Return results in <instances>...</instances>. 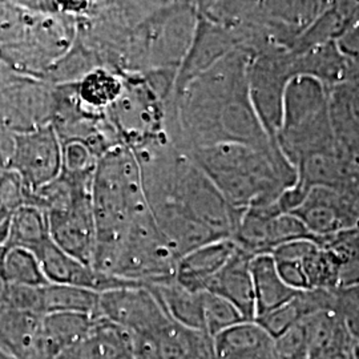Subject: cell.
I'll return each instance as SVG.
<instances>
[{
  "label": "cell",
  "mask_w": 359,
  "mask_h": 359,
  "mask_svg": "<svg viewBox=\"0 0 359 359\" xmlns=\"http://www.w3.org/2000/svg\"><path fill=\"white\" fill-rule=\"evenodd\" d=\"M250 59L248 52H231L175 96L168 133L181 151L226 142L278 151L250 102Z\"/></svg>",
  "instance_id": "6da1fadb"
},
{
  "label": "cell",
  "mask_w": 359,
  "mask_h": 359,
  "mask_svg": "<svg viewBox=\"0 0 359 359\" xmlns=\"http://www.w3.org/2000/svg\"><path fill=\"white\" fill-rule=\"evenodd\" d=\"M90 197L95 217L92 268L112 276L132 219L148 209L140 167L129 148L116 147L97 160Z\"/></svg>",
  "instance_id": "7a4b0ae2"
},
{
  "label": "cell",
  "mask_w": 359,
  "mask_h": 359,
  "mask_svg": "<svg viewBox=\"0 0 359 359\" xmlns=\"http://www.w3.org/2000/svg\"><path fill=\"white\" fill-rule=\"evenodd\" d=\"M187 154L236 210L276 203L294 185L297 173L280 151L245 144H217Z\"/></svg>",
  "instance_id": "3957f363"
},
{
  "label": "cell",
  "mask_w": 359,
  "mask_h": 359,
  "mask_svg": "<svg viewBox=\"0 0 359 359\" xmlns=\"http://www.w3.org/2000/svg\"><path fill=\"white\" fill-rule=\"evenodd\" d=\"M276 142L294 169L314 154L341 149L334 135L329 90L318 80L292 79L285 93L283 121Z\"/></svg>",
  "instance_id": "277c9868"
},
{
  "label": "cell",
  "mask_w": 359,
  "mask_h": 359,
  "mask_svg": "<svg viewBox=\"0 0 359 359\" xmlns=\"http://www.w3.org/2000/svg\"><path fill=\"white\" fill-rule=\"evenodd\" d=\"M124 87L105 112L120 144L129 149L169 136L168 120L172 103H164L142 75L123 74Z\"/></svg>",
  "instance_id": "5b68a950"
},
{
  "label": "cell",
  "mask_w": 359,
  "mask_h": 359,
  "mask_svg": "<svg viewBox=\"0 0 359 359\" xmlns=\"http://www.w3.org/2000/svg\"><path fill=\"white\" fill-rule=\"evenodd\" d=\"M177 262L148 208L132 219L112 276L142 286L167 283L175 280Z\"/></svg>",
  "instance_id": "8992f818"
},
{
  "label": "cell",
  "mask_w": 359,
  "mask_h": 359,
  "mask_svg": "<svg viewBox=\"0 0 359 359\" xmlns=\"http://www.w3.org/2000/svg\"><path fill=\"white\" fill-rule=\"evenodd\" d=\"M289 50L273 48L252 56L248 69L249 96L257 116L277 147V135L283 121L285 93L294 79Z\"/></svg>",
  "instance_id": "52a82bcc"
},
{
  "label": "cell",
  "mask_w": 359,
  "mask_h": 359,
  "mask_svg": "<svg viewBox=\"0 0 359 359\" xmlns=\"http://www.w3.org/2000/svg\"><path fill=\"white\" fill-rule=\"evenodd\" d=\"M233 243L250 256L271 255L277 248L294 241H320L290 213H281L273 204L244 210L231 237Z\"/></svg>",
  "instance_id": "ba28073f"
},
{
  "label": "cell",
  "mask_w": 359,
  "mask_h": 359,
  "mask_svg": "<svg viewBox=\"0 0 359 359\" xmlns=\"http://www.w3.org/2000/svg\"><path fill=\"white\" fill-rule=\"evenodd\" d=\"M26 187L28 194L57 179L63 170V145L51 124L13 135L8 168Z\"/></svg>",
  "instance_id": "9c48e42d"
},
{
  "label": "cell",
  "mask_w": 359,
  "mask_h": 359,
  "mask_svg": "<svg viewBox=\"0 0 359 359\" xmlns=\"http://www.w3.org/2000/svg\"><path fill=\"white\" fill-rule=\"evenodd\" d=\"M99 316L130 337L152 335L172 321L149 287L132 285L100 294Z\"/></svg>",
  "instance_id": "30bf717a"
},
{
  "label": "cell",
  "mask_w": 359,
  "mask_h": 359,
  "mask_svg": "<svg viewBox=\"0 0 359 359\" xmlns=\"http://www.w3.org/2000/svg\"><path fill=\"white\" fill-rule=\"evenodd\" d=\"M90 187L76 193L65 208L47 212L48 233L52 243L67 255L92 266L95 249V217Z\"/></svg>",
  "instance_id": "8fae6325"
},
{
  "label": "cell",
  "mask_w": 359,
  "mask_h": 359,
  "mask_svg": "<svg viewBox=\"0 0 359 359\" xmlns=\"http://www.w3.org/2000/svg\"><path fill=\"white\" fill-rule=\"evenodd\" d=\"M241 51L236 34L197 13V25L191 47L180 65L175 96L209 68L217 65L225 56L234 51Z\"/></svg>",
  "instance_id": "7c38bea8"
},
{
  "label": "cell",
  "mask_w": 359,
  "mask_h": 359,
  "mask_svg": "<svg viewBox=\"0 0 359 359\" xmlns=\"http://www.w3.org/2000/svg\"><path fill=\"white\" fill-rule=\"evenodd\" d=\"M135 359H216L213 339L169 321L157 333L132 337Z\"/></svg>",
  "instance_id": "4fadbf2b"
},
{
  "label": "cell",
  "mask_w": 359,
  "mask_h": 359,
  "mask_svg": "<svg viewBox=\"0 0 359 359\" xmlns=\"http://www.w3.org/2000/svg\"><path fill=\"white\" fill-rule=\"evenodd\" d=\"M35 255L38 257L41 270L50 283L86 287L100 294L112 289L136 285L117 278L115 276L97 273L90 265H86L76 258L67 255L52 243L51 238L41 245L35 252Z\"/></svg>",
  "instance_id": "5bb4252c"
},
{
  "label": "cell",
  "mask_w": 359,
  "mask_h": 359,
  "mask_svg": "<svg viewBox=\"0 0 359 359\" xmlns=\"http://www.w3.org/2000/svg\"><path fill=\"white\" fill-rule=\"evenodd\" d=\"M253 256L236 248L234 253L209 281L205 292L218 295L237 309L245 321L256 320V302L250 262Z\"/></svg>",
  "instance_id": "9a60e30c"
},
{
  "label": "cell",
  "mask_w": 359,
  "mask_h": 359,
  "mask_svg": "<svg viewBox=\"0 0 359 359\" xmlns=\"http://www.w3.org/2000/svg\"><path fill=\"white\" fill-rule=\"evenodd\" d=\"M327 90L337 142L347 156H357L359 154V68H354L345 81Z\"/></svg>",
  "instance_id": "2e32d148"
},
{
  "label": "cell",
  "mask_w": 359,
  "mask_h": 359,
  "mask_svg": "<svg viewBox=\"0 0 359 359\" xmlns=\"http://www.w3.org/2000/svg\"><path fill=\"white\" fill-rule=\"evenodd\" d=\"M216 359H278L276 339L256 321L237 323L213 338Z\"/></svg>",
  "instance_id": "e0dca14e"
},
{
  "label": "cell",
  "mask_w": 359,
  "mask_h": 359,
  "mask_svg": "<svg viewBox=\"0 0 359 359\" xmlns=\"http://www.w3.org/2000/svg\"><path fill=\"white\" fill-rule=\"evenodd\" d=\"M308 359H353L358 342L335 310H326L306 320Z\"/></svg>",
  "instance_id": "ac0fdd59"
},
{
  "label": "cell",
  "mask_w": 359,
  "mask_h": 359,
  "mask_svg": "<svg viewBox=\"0 0 359 359\" xmlns=\"http://www.w3.org/2000/svg\"><path fill=\"white\" fill-rule=\"evenodd\" d=\"M97 318L84 314L51 313L41 318L39 359H57L79 345L90 333Z\"/></svg>",
  "instance_id": "d6986e66"
},
{
  "label": "cell",
  "mask_w": 359,
  "mask_h": 359,
  "mask_svg": "<svg viewBox=\"0 0 359 359\" xmlns=\"http://www.w3.org/2000/svg\"><path fill=\"white\" fill-rule=\"evenodd\" d=\"M237 245L225 238L204 245L181 257L175 280L192 292H205L209 281L234 253Z\"/></svg>",
  "instance_id": "ffe728a7"
},
{
  "label": "cell",
  "mask_w": 359,
  "mask_h": 359,
  "mask_svg": "<svg viewBox=\"0 0 359 359\" xmlns=\"http://www.w3.org/2000/svg\"><path fill=\"white\" fill-rule=\"evenodd\" d=\"M294 76L318 80L327 90L345 81L354 67L339 50L337 41H330L305 51H290Z\"/></svg>",
  "instance_id": "44dd1931"
},
{
  "label": "cell",
  "mask_w": 359,
  "mask_h": 359,
  "mask_svg": "<svg viewBox=\"0 0 359 359\" xmlns=\"http://www.w3.org/2000/svg\"><path fill=\"white\" fill-rule=\"evenodd\" d=\"M326 310H335V290H305L256 322L276 339L309 317Z\"/></svg>",
  "instance_id": "7402d4cb"
},
{
  "label": "cell",
  "mask_w": 359,
  "mask_h": 359,
  "mask_svg": "<svg viewBox=\"0 0 359 359\" xmlns=\"http://www.w3.org/2000/svg\"><path fill=\"white\" fill-rule=\"evenodd\" d=\"M151 289L168 317L184 327L204 333V292H192L176 280L147 286Z\"/></svg>",
  "instance_id": "603a6c76"
},
{
  "label": "cell",
  "mask_w": 359,
  "mask_h": 359,
  "mask_svg": "<svg viewBox=\"0 0 359 359\" xmlns=\"http://www.w3.org/2000/svg\"><path fill=\"white\" fill-rule=\"evenodd\" d=\"M124 87L123 74L100 67L72 84L77 103L87 112L105 116Z\"/></svg>",
  "instance_id": "cb8c5ba5"
},
{
  "label": "cell",
  "mask_w": 359,
  "mask_h": 359,
  "mask_svg": "<svg viewBox=\"0 0 359 359\" xmlns=\"http://www.w3.org/2000/svg\"><path fill=\"white\" fill-rule=\"evenodd\" d=\"M250 270L256 302V320L280 308L298 293L283 283L271 255L253 257Z\"/></svg>",
  "instance_id": "d4e9b609"
},
{
  "label": "cell",
  "mask_w": 359,
  "mask_h": 359,
  "mask_svg": "<svg viewBox=\"0 0 359 359\" xmlns=\"http://www.w3.org/2000/svg\"><path fill=\"white\" fill-rule=\"evenodd\" d=\"M41 290L44 316L51 313H72L100 318V293L97 292L86 287L59 283H48L43 286Z\"/></svg>",
  "instance_id": "484cf974"
},
{
  "label": "cell",
  "mask_w": 359,
  "mask_h": 359,
  "mask_svg": "<svg viewBox=\"0 0 359 359\" xmlns=\"http://www.w3.org/2000/svg\"><path fill=\"white\" fill-rule=\"evenodd\" d=\"M48 240L50 233L46 213L36 206L25 205L16 210L11 218L10 234L4 249L22 248L35 253Z\"/></svg>",
  "instance_id": "4316f807"
},
{
  "label": "cell",
  "mask_w": 359,
  "mask_h": 359,
  "mask_svg": "<svg viewBox=\"0 0 359 359\" xmlns=\"http://www.w3.org/2000/svg\"><path fill=\"white\" fill-rule=\"evenodd\" d=\"M1 276L8 285L40 287L50 283L41 270L36 255L22 248L3 250Z\"/></svg>",
  "instance_id": "83f0119b"
},
{
  "label": "cell",
  "mask_w": 359,
  "mask_h": 359,
  "mask_svg": "<svg viewBox=\"0 0 359 359\" xmlns=\"http://www.w3.org/2000/svg\"><path fill=\"white\" fill-rule=\"evenodd\" d=\"M339 264V289L359 285V228L323 238Z\"/></svg>",
  "instance_id": "f1b7e54d"
},
{
  "label": "cell",
  "mask_w": 359,
  "mask_h": 359,
  "mask_svg": "<svg viewBox=\"0 0 359 359\" xmlns=\"http://www.w3.org/2000/svg\"><path fill=\"white\" fill-rule=\"evenodd\" d=\"M204 333L212 339L231 326L245 321L241 313L218 295L204 292Z\"/></svg>",
  "instance_id": "f546056e"
},
{
  "label": "cell",
  "mask_w": 359,
  "mask_h": 359,
  "mask_svg": "<svg viewBox=\"0 0 359 359\" xmlns=\"http://www.w3.org/2000/svg\"><path fill=\"white\" fill-rule=\"evenodd\" d=\"M28 204V192L20 177L10 169L0 172V224L13 218Z\"/></svg>",
  "instance_id": "4dcf8cb0"
},
{
  "label": "cell",
  "mask_w": 359,
  "mask_h": 359,
  "mask_svg": "<svg viewBox=\"0 0 359 359\" xmlns=\"http://www.w3.org/2000/svg\"><path fill=\"white\" fill-rule=\"evenodd\" d=\"M308 320V318H306ZM306 320L276 338L278 359H308L309 333Z\"/></svg>",
  "instance_id": "1f68e13d"
},
{
  "label": "cell",
  "mask_w": 359,
  "mask_h": 359,
  "mask_svg": "<svg viewBox=\"0 0 359 359\" xmlns=\"http://www.w3.org/2000/svg\"><path fill=\"white\" fill-rule=\"evenodd\" d=\"M43 286H22L8 285L6 308L29 313L35 316H44L43 308Z\"/></svg>",
  "instance_id": "d6a6232c"
},
{
  "label": "cell",
  "mask_w": 359,
  "mask_h": 359,
  "mask_svg": "<svg viewBox=\"0 0 359 359\" xmlns=\"http://www.w3.org/2000/svg\"><path fill=\"white\" fill-rule=\"evenodd\" d=\"M335 311L359 341V285L335 290Z\"/></svg>",
  "instance_id": "836d02e7"
},
{
  "label": "cell",
  "mask_w": 359,
  "mask_h": 359,
  "mask_svg": "<svg viewBox=\"0 0 359 359\" xmlns=\"http://www.w3.org/2000/svg\"><path fill=\"white\" fill-rule=\"evenodd\" d=\"M97 160L83 142H67L63 145V170L86 172L96 165Z\"/></svg>",
  "instance_id": "e575fe53"
},
{
  "label": "cell",
  "mask_w": 359,
  "mask_h": 359,
  "mask_svg": "<svg viewBox=\"0 0 359 359\" xmlns=\"http://www.w3.org/2000/svg\"><path fill=\"white\" fill-rule=\"evenodd\" d=\"M339 50L354 68H359V11L337 41Z\"/></svg>",
  "instance_id": "d590c367"
},
{
  "label": "cell",
  "mask_w": 359,
  "mask_h": 359,
  "mask_svg": "<svg viewBox=\"0 0 359 359\" xmlns=\"http://www.w3.org/2000/svg\"><path fill=\"white\" fill-rule=\"evenodd\" d=\"M353 359H359V341L355 344L354 347V353H353Z\"/></svg>",
  "instance_id": "8d00e7d4"
},
{
  "label": "cell",
  "mask_w": 359,
  "mask_h": 359,
  "mask_svg": "<svg viewBox=\"0 0 359 359\" xmlns=\"http://www.w3.org/2000/svg\"><path fill=\"white\" fill-rule=\"evenodd\" d=\"M0 172H1V170H0Z\"/></svg>",
  "instance_id": "74e56055"
}]
</instances>
